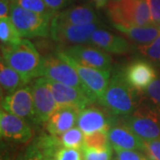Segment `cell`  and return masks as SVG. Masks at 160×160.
Wrapping results in <instances>:
<instances>
[{
    "mask_svg": "<svg viewBox=\"0 0 160 160\" xmlns=\"http://www.w3.org/2000/svg\"><path fill=\"white\" fill-rule=\"evenodd\" d=\"M2 61L15 69L27 83L42 76L43 59L34 45L28 39H22L13 46H1Z\"/></svg>",
    "mask_w": 160,
    "mask_h": 160,
    "instance_id": "obj_1",
    "label": "cell"
},
{
    "mask_svg": "<svg viewBox=\"0 0 160 160\" xmlns=\"http://www.w3.org/2000/svg\"><path fill=\"white\" fill-rule=\"evenodd\" d=\"M137 92L127 83L124 74L117 73L99 102L112 114L128 116L137 109Z\"/></svg>",
    "mask_w": 160,
    "mask_h": 160,
    "instance_id": "obj_2",
    "label": "cell"
},
{
    "mask_svg": "<svg viewBox=\"0 0 160 160\" xmlns=\"http://www.w3.org/2000/svg\"><path fill=\"white\" fill-rule=\"evenodd\" d=\"M107 12L114 26H145L152 23L148 0H109Z\"/></svg>",
    "mask_w": 160,
    "mask_h": 160,
    "instance_id": "obj_3",
    "label": "cell"
},
{
    "mask_svg": "<svg viewBox=\"0 0 160 160\" xmlns=\"http://www.w3.org/2000/svg\"><path fill=\"white\" fill-rule=\"evenodd\" d=\"M9 17L22 38H45L50 33L52 17L24 9L13 0Z\"/></svg>",
    "mask_w": 160,
    "mask_h": 160,
    "instance_id": "obj_4",
    "label": "cell"
},
{
    "mask_svg": "<svg viewBox=\"0 0 160 160\" xmlns=\"http://www.w3.org/2000/svg\"><path fill=\"white\" fill-rule=\"evenodd\" d=\"M58 55L69 62L77 70L79 78L86 87V92L93 102L100 101L108 88L110 78V70L94 69L84 66L76 62L65 52H58Z\"/></svg>",
    "mask_w": 160,
    "mask_h": 160,
    "instance_id": "obj_5",
    "label": "cell"
},
{
    "mask_svg": "<svg viewBox=\"0 0 160 160\" xmlns=\"http://www.w3.org/2000/svg\"><path fill=\"white\" fill-rule=\"evenodd\" d=\"M125 125L144 141L160 138V112L148 104L138 107L126 116Z\"/></svg>",
    "mask_w": 160,
    "mask_h": 160,
    "instance_id": "obj_6",
    "label": "cell"
},
{
    "mask_svg": "<svg viewBox=\"0 0 160 160\" xmlns=\"http://www.w3.org/2000/svg\"><path fill=\"white\" fill-rule=\"evenodd\" d=\"M42 76L47 79L78 87L86 92V87L74 67L59 56L58 53L56 55H49L43 59Z\"/></svg>",
    "mask_w": 160,
    "mask_h": 160,
    "instance_id": "obj_7",
    "label": "cell"
},
{
    "mask_svg": "<svg viewBox=\"0 0 160 160\" xmlns=\"http://www.w3.org/2000/svg\"><path fill=\"white\" fill-rule=\"evenodd\" d=\"M98 28L97 23L71 25L59 22L52 18L50 34L52 38L64 45H82L90 41L92 35Z\"/></svg>",
    "mask_w": 160,
    "mask_h": 160,
    "instance_id": "obj_8",
    "label": "cell"
},
{
    "mask_svg": "<svg viewBox=\"0 0 160 160\" xmlns=\"http://www.w3.org/2000/svg\"><path fill=\"white\" fill-rule=\"evenodd\" d=\"M31 87L34 99L35 122L46 123L59 108L47 78L45 77L36 78Z\"/></svg>",
    "mask_w": 160,
    "mask_h": 160,
    "instance_id": "obj_9",
    "label": "cell"
},
{
    "mask_svg": "<svg viewBox=\"0 0 160 160\" xmlns=\"http://www.w3.org/2000/svg\"><path fill=\"white\" fill-rule=\"evenodd\" d=\"M58 107H74L82 110L93 102L86 92L78 87L47 79Z\"/></svg>",
    "mask_w": 160,
    "mask_h": 160,
    "instance_id": "obj_10",
    "label": "cell"
},
{
    "mask_svg": "<svg viewBox=\"0 0 160 160\" xmlns=\"http://www.w3.org/2000/svg\"><path fill=\"white\" fill-rule=\"evenodd\" d=\"M2 109L24 119L29 118L35 122L32 87L25 86L5 96L4 100H2Z\"/></svg>",
    "mask_w": 160,
    "mask_h": 160,
    "instance_id": "obj_11",
    "label": "cell"
},
{
    "mask_svg": "<svg viewBox=\"0 0 160 160\" xmlns=\"http://www.w3.org/2000/svg\"><path fill=\"white\" fill-rule=\"evenodd\" d=\"M65 52L84 66L102 70H110L111 69V57L107 52L99 47L78 45L71 46Z\"/></svg>",
    "mask_w": 160,
    "mask_h": 160,
    "instance_id": "obj_12",
    "label": "cell"
},
{
    "mask_svg": "<svg viewBox=\"0 0 160 160\" xmlns=\"http://www.w3.org/2000/svg\"><path fill=\"white\" fill-rule=\"evenodd\" d=\"M1 137L17 142H28L32 137V130L24 118L12 114L4 109L0 112Z\"/></svg>",
    "mask_w": 160,
    "mask_h": 160,
    "instance_id": "obj_13",
    "label": "cell"
},
{
    "mask_svg": "<svg viewBox=\"0 0 160 160\" xmlns=\"http://www.w3.org/2000/svg\"><path fill=\"white\" fill-rule=\"evenodd\" d=\"M123 74L127 83L139 92L144 91L158 77L153 64L148 61L131 63Z\"/></svg>",
    "mask_w": 160,
    "mask_h": 160,
    "instance_id": "obj_14",
    "label": "cell"
},
{
    "mask_svg": "<svg viewBox=\"0 0 160 160\" xmlns=\"http://www.w3.org/2000/svg\"><path fill=\"white\" fill-rule=\"evenodd\" d=\"M89 42L103 51L114 54L122 55L131 51V44L128 40L104 29H96Z\"/></svg>",
    "mask_w": 160,
    "mask_h": 160,
    "instance_id": "obj_15",
    "label": "cell"
},
{
    "mask_svg": "<svg viewBox=\"0 0 160 160\" xmlns=\"http://www.w3.org/2000/svg\"><path fill=\"white\" fill-rule=\"evenodd\" d=\"M78 127L85 134L95 132H109L110 129L109 120L102 109L96 107H86L79 112L77 122Z\"/></svg>",
    "mask_w": 160,
    "mask_h": 160,
    "instance_id": "obj_16",
    "label": "cell"
},
{
    "mask_svg": "<svg viewBox=\"0 0 160 160\" xmlns=\"http://www.w3.org/2000/svg\"><path fill=\"white\" fill-rule=\"evenodd\" d=\"M109 142L112 148L117 147L124 149H134L144 151V140L139 137L134 132L125 124L123 126L110 127L108 132Z\"/></svg>",
    "mask_w": 160,
    "mask_h": 160,
    "instance_id": "obj_17",
    "label": "cell"
},
{
    "mask_svg": "<svg viewBox=\"0 0 160 160\" xmlns=\"http://www.w3.org/2000/svg\"><path fill=\"white\" fill-rule=\"evenodd\" d=\"M80 109L74 107H59L46 122V128L50 134L60 135L77 124Z\"/></svg>",
    "mask_w": 160,
    "mask_h": 160,
    "instance_id": "obj_18",
    "label": "cell"
},
{
    "mask_svg": "<svg viewBox=\"0 0 160 160\" xmlns=\"http://www.w3.org/2000/svg\"><path fill=\"white\" fill-rule=\"evenodd\" d=\"M53 20L59 22L67 23L71 25H86L97 23L98 17L91 7L79 6L70 9L63 10L53 15Z\"/></svg>",
    "mask_w": 160,
    "mask_h": 160,
    "instance_id": "obj_19",
    "label": "cell"
},
{
    "mask_svg": "<svg viewBox=\"0 0 160 160\" xmlns=\"http://www.w3.org/2000/svg\"><path fill=\"white\" fill-rule=\"evenodd\" d=\"M115 29L126 35V37L138 46H145L153 42L160 35L158 24H149L145 26H114Z\"/></svg>",
    "mask_w": 160,
    "mask_h": 160,
    "instance_id": "obj_20",
    "label": "cell"
},
{
    "mask_svg": "<svg viewBox=\"0 0 160 160\" xmlns=\"http://www.w3.org/2000/svg\"><path fill=\"white\" fill-rule=\"evenodd\" d=\"M0 84L2 92L4 91L6 95H9L18 89L25 86L28 83L23 79L20 73H18L15 69L8 66L4 61L1 60Z\"/></svg>",
    "mask_w": 160,
    "mask_h": 160,
    "instance_id": "obj_21",
    "label": "cell"
},
{
    "mask_svg": "<svg viewBox=\"0 0 160 160\" xmlns=\"http://www.w3.org/2000/svg\"><path fill=\"white\" fill-rule=\"evenodd\" d=\"M0 40L2 46H13L22 41V36L10 17L0 18Z\"/></svg>",
    "mask_w": 160,
    "mask_h": 160,
    "instance_id": "obj_22",
    "label": "cell"
},
{
    "mask_svg": "<svg viewBox=\"0 0 160 160\" xmlns=\"http://www.w3.org/2000/svg\"><path fill=\"white\" fill-rule=\"evenodd\" d=\"M57 136L62 147L78 149H82L84 147L85 133L79 127H72Z\"/></svg>",
    "mask_w": 160,
    "mask_h": 160,
    "instance_id": "obj_23",
    "label": "cell"
},
{
    "mask_svg": "<svg viewBox=\"0 0 160 160\" xmlns=\"http://www.w3.org/2000/svg\"><path fill=\"white\" fill-rule=\"evenodd\" d=\"M138 50L148 62L160 68V35L149 45L138 46Z\"/></svg>",
    "mask_w": 160,
    "mask_h": 160,
    "instance_id": "obj_24",
    "label": "cell"
},
{
    "mask_svg": "<svg viewBox=\"0 0 160 160\" xmlns=\"http://www.w3.org/2000/svg\"><path fill=\"white\" fill-rule=\"evenodd\" d=\"M83 148H92V149L110 148L108 132L100 131L92 132L90 134H85V142Z\"/></svg>",
    "mask_w": 160,
    "mask_h": 160,
    "instance_id": "obj_25",
    "label": "cell"
},
{
    "mask_svg": "<svg viewBox=\"0 0 160 160\" xmlns=\"http://www.w3.org/2000/svg\"><path fill=\"white\" fill-rule=\"evenodd\" d=\"M142 92L146 104L160 112V76Z\"/></svg>",
    "mask_w": 160,
    "mask_h": 160,
    "instance_id": "obj_26",
    "label": "cell"
},
{
    "mask_svg": "<svg viewBox=\"0 0 160 160\" xmlns=\"http://www.w3.org/2000/svg\"><path fill=\"white\" fill-rule=\"evenodd\" d=\"M17 5L22 6L24 9L35 12L40 14L53 17L54 12L47 6L44 0H13Z\"/></svg>",
    "mask_w": 160,
    "mask_h": 160,
    "instance_id": "obj_27",
    "label": "cell"
},
{
    "mask_svg": "<svg viewBox=\"0 0 160 160\" xmlns=\"http://www.w3.org/2000/svg\"><path fill=\"white\" fill-rule=\"evenodd\" d=\"M84 160H111V149H92L83 148L82 149Z\"/></svg>",
    "mask_w": 160,
    "mask_h": 160,
    "instance_id": "obj_28",
    "label": "cell"
},
{
    "mask_svg": "<svg viewBox=\"0 0 160 160\" xmlns=\"http://www.w3.org/2000/svg\"><path fill=\"white\" fill-rule=\"evenodd\" d=\"M81 150L82 149L61 147L53 160H84V155Z\"/></svg>",
    "mask_w": 160,
    "mask_h": 160,
    "instance_id": "obj_29",
    "label": "cell"
},
{
    "mask_svg": "<svg viewBox=\"0 0 160 160\" xmlns=\"http://www.w3.org/2000/svg\"><path fill=\"white\" fill-rule=\"evenodd\" d=\"M113 149L117 155V160H148L142 153L139 152L140 150L124 149L117 147Z\"/></svg>",
    "mask_w": 160,
    "mask_h": 160,
    "instance_id": "obj_30",
    "label": "cell"
},
{
    "mask_svg": "<svg viewBox=\"0 0 160 160\" xmlns=\"http://www.w3.org/2000/svg\"><path fill=\"white\" fill-rule=\"evenodd\" d=\"M144 152L150 160H160V138L144 141Z\"/></svg>",
    "mask_w": 160,
    "mask_h": 160,
    "instance_id": "obj_31",
    "label": "cell"
},
{
    "mask_svg": "<svg viewBox=\"0 0 160 160\" xmlns=\"http://www.w3.org/2000/svg\"><path fill=\"white\" fill-rule=\"evenodd\" d=\"M148 2L152 23L158 24L160 22V0H148Z\"/></svg>",
    "mask_w": 160,
    "mask_h": 160,
    "instance_id": "obj_32",
    "label": "cell"
},
{
    "mask_svg": "<svg viewBox=\"0 0 160 160\" xmlns=\"http://www.w3.org/2000/svg\"><path fill=\"white\" fill-rule=\"evenodd\" d=\"M47 6L54 12L61 10L66 5L68 0H44Z\"/></svg>",
    "mask_w": 160,
    "mask_h": 160,
    "instance_id": "obj_33",
    "label": "cell"
},
{
    "mask_svg": "<svg viewBox=\"0 0 160 160\" xmlns=\"http://www.w3.org/2000/svg\"><path fill=\"white\" fill-rule=\"evenodd\" d=\"M23 160H45L43 158V157L41 156L39 151L36 148V146H32L31 148H29L27 151V153L25 155V158Z\"/></svg>",
    "mask_w": 160,
    "mask_h": 160,
    "instance_id": "obj_34",
    "label": "cell"
},
{
    "mask_svg": "<svg viewBox=\"0 0 160 160\" xmlns=\"http://www.w3.org/2000/svg\"><path fill=\"white\" fill-rule=\"evenodd\" d=\"M93 1H94L95 6H97L98 8H101V7L107 6L109 0H93Z\"/></svg>",
    "mask_w": 160,
    "mask_h": 160,
    "instance_id": "obj_35",
    "label": "cell"
},
{
    "mask_svg": "<svg viewBox=\"0 0 160 160\" xmlns=\"http://www.w3.org/2000/svg\"><path fill=\"white\" fill-rule=\"evenodd\" d=\"M158 27H159V29H160V22L158 23Z\"/></svg>",
    "mask_w": 160,
    "mask_h": 160,
    "instance_id": "obj_36",
    "label": "cell"
}]
</instances>
